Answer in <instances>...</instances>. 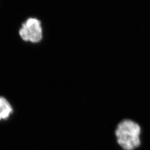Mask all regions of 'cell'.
Segmentation results:
<instances>
[{"label":"cell","mask_w":150,"mask_h":150,"mask_svg":"<svg viewBox=\"0 0 150 150\" xmlns=\"http://www.w3.org/2000/svg\"><path fill=\"white\" fill-rule=\"evenodd\" d=\"M142 128L130 118H124L116 125L114 134L116 143L122 150H136L142 144Z\"/></svg>","instance_id":"cell-1"},{"label":"cell","mask_w":150,"mask_h":150,"mask_svg":"<svg viewBox=\"0 0 150 150\" xmlns=\"http://www.w3.org/2000/svg\"><path fill=\"white\" fill-rule=\"evenodd\" d=\"M20 35L25 41L38 42L42 38L41 22L36 18H29L24 23L20 30Z\"/></svg>","instance_id":"cell-2"},{"label":"cell","mask_w":150,"mask_h":150,"mask_svg":"<svg viewBox=\"0 0 150 150\" xmlns=\"http://www.w3.org/2000/svg\"><path fill=\"white\" fill-rule=\"evenodd\" d=\"M13 112L11 104L5 97L0 96V121L8 118Z\"/></svg>","instance_id":"cell-3"}]
</instances>
